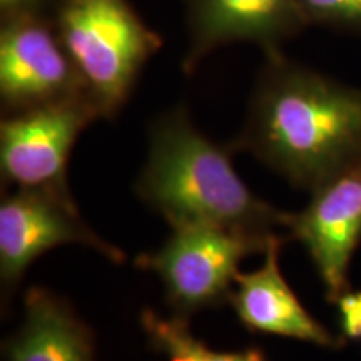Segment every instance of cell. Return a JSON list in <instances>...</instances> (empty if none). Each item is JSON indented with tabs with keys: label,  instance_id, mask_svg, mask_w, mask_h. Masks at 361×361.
<instances>
[{
	"label": "cell",
	"instance_id": "1",
	"mask_svg": "<svg viewBox=\"0 0 361 361\" xmlns=\"http://www.w3.org/2000/svg\"><path fill=\"white\" fill-rule=\"evenodd\" d=\"M231 147L251 152L293 186L314 191L361 161V90L283 52L268 56Z\"/></svg>",
	"mask_w": 361,
	"mask_h": 361
},
{
	"label": "cell",
	"instance_id": "10",
	"mask_svg": "<svg viewBox=\"0 0 361 361\" xmlns=\"http://www.w3.org/2000/svg\"><path fill=\"white\" fill-rule=\"evenodd\" d=\"M290 238H274L264 251V263L252 273H238L236 290L229 303L247 329L293 340L308 341L324 348H340L345 338L329 333L301 305L279 269V251Z\"/></svg>",
	"mask_w": 361,
	"mask_h": 361
},
{
	"label": "cell",
	"instance_id": "4",
	"mask_svg": "<svg viewBox=\"0 0 361 361\" xmlns=\"http://www.w3.org/2000/svg\"><path fill=\"white\" fill-rule=\"evenodd\" d=\"M162 247L135 258V266L154 271L173 313L183 318L229 301L239 263L264 252L274 238L256 236L211 224L183 223ZM288 236V234H286ZM290 238V236H288Z\"/></svg>",
	"mask_w": 361,
	"mask_h": 361
},
{
	"label": "cell",
	"instance_id": "3",
	"mask_svg": "<svg viewBox=\"0 0 361 361\" xmlns=\"http://www.w3.org/2000/svg\"><path fill=\"white\" fill-rule=\"evenodd\" d=\"M51 16L101 119H112L161 49V35L129 0H57Z\"/></svg>",
	"mask_w": 361,
	"mask_h": 361
},
{
	"label": "cell",
	"instance_id": "2",
	"mask_svg": "<svg viewBox=\"0 0 361 361\" xmlns=\"http://www.w3.org/2000/svg\"><path fill=\"white\" fill-rule=\"evenodd\" d=\"M233 151L202 134L186 107H174L151 126L147 162L135 191L171 226L197 223L278 236L288 213L259 200L243 183Z\"/></svg>",
	"mask_w": 361,
	"mask_h": 361
},
{
	"label": "cell",
	"instance_id": "6",
	"mask_svg": "<svg viewBox=\"0 0 361 361\" xmlns=\"http://www.w3.org/2000/svg\"><path fill=\"white\" fill-rule=\"evenodd\" d=\"M87 96L52 16H20L0 25V101L6 114ZM90 99V97H89Z\"/></svg>",
	"mask_w": 361,
	"mask_h": 361
},
{
	"label": "cell",
	"instance_id": "15",
	"mask_svg": "<svg viewBox=\"0 0 361 361\" xmlns=\"http://www.w3.org/2000/svg\"><path fill=\"white\" fill-rule=\"evenodd\" d=\"M57 0H0V19L20 16H51Z\"/></svg>",
	"mask_w": 361,
	"mask_h": 361
},
{
	"label": "cell",
	"instance_id": "13",
	"mask_svg": "<svg viewBox=\"0 0 361 361\" xmlns=\"http://www.w3.org/2000/svg\"><path fill=\"white\" fill-rule=\"evenodd\" d=\"M308 25L361 29V0H298Z\"/></svg>",
	"mask_w": 361,
	"mask_h": 361
},
{
	"label": "cell",
	"instance_id": "5",
	"mask_svg": "<svg viewBox=\"0 0 361 361\" xmlns=\"http://www.w3.org/2000/svg\"><path fill=\"white\" fill-rule=\"evenodd\" d=\"M97 119L101 114L89 96L7 114L0 123L4 180L74 201L67 186V164L80 133Z\"/></svg>",
	"mask_w": 361,
	"mask_h": 361
},
{
	"label": "cell",
	"instance_id": "7",
	"mask_svg": "<svg viewBox=\"0 0 361 361\" xmlns=\"http://www.w3.org/2000/svg\"><path fill=\"white\" fill-rule=\"evenodd\" d=\"M82 245L123 263L124 255L97 236L80 218L74 201L39 189H17L0 206V276L11 290L44 252Z\"/></svg>",
	"mask_w": 361,
	"mask_h": 361
},
{
	"label": "cell",
	"instance_id": "8",
	"mask_svg": "<svg viewBox=\"0 0 361 361\" xmlns=\"http://www.w3.org/2000/svg\"><path fill=\"white\" fill-rule=\"evenodd\" d=\"M311 192L303 211L288 213L284 231L306 247L335 303L350 290V261L361 243V161Z\"/></svg>",
	"mask_w": 361,
	"mask_h": 361
},
{
	"label": "cell",
	"instance_id": "11",
	"mask_svg": "<svg viewBox=\"0 0 361 361\" xmlns=\"http://www.w3.org/2000/svg\"><path fill=\"white\" fill-rule=\"evenodd\" d=\"M2 351L7 361H96L87 324L44 288L27 291L24 323L4 341Z\"/></svg>",
	"mask_w": 361,
	"mask_h": 361
},
{
	"label": "cell",
	"instance_id": "12",
	"mask_svg": "<svg viewBox=\"0 0 361 361\" xmlns=\"http://www.w3.org/2000/svg\"><path fill=\"white\" fill-rule=\"evenodd\" d=\"M141 324L152 348L169 361H269L261 348L229 353L211 350L192 335L189 319L183 316L173 314L171 318H162L152 310H144Z\"/></svg>",
	"mask_w": 361,
	"mask_h": 361
},
{
	"label": "cell",
	"instance_id": "14",
	"mask_svg": "<svg viewBox=\"0 0 361 361\" xmlns=\"http://www.w3.org/2000/svg\"><path fill=\"white\" fill-rule=\"evenodd\" d=\"M335 303L340 313L341 336L345 340H361V291H345Z\"/></svg>",
	"mask_w": 361,
	"mask_h": 361
},
{
	"label": "cell",
	"instance_id": "9",
	"mask_svg": "<svg viewBox=\"0 0 361 361\" xmlns=\"http://www.w3.org/2000/svg\"><path fill=\"white\" fill-rule=\"evenodd\" d=\"M308 27L298 0H188L189 45L183 69L191 74L216 49L256 44L268 56Z\"/></svg>",
	"mask_w": 361,
	"mask_h": 361
}]
</instances>
